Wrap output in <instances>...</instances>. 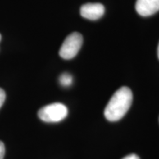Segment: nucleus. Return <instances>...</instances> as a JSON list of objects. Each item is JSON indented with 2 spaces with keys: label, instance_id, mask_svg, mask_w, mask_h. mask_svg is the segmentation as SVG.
Wrapping results in <instances>:
<instances>
[{
  "label": "nucleus",
  "instance_id": "1",
  "mask_svg": "<svg viewBox=\"0 0 159 159\" xmlns=\"http://www.w3.org/2000/svg\"><path fill=\"white\" fill-rule=\"evenodd\" d=\"M133 102V93L123 86L113 94L104 111L105 117L110 122H116L127 114Z\"/></svg>",
  "mask_w": 159,
  "mask_h": 159
},
{
  "label": "nucleus",
  "instance_id": "2",
  "mask_svg": "<svg viewBox=\"0 0 159 159\" xmlns=\"http://www.w3.org/2000/svg\"><path fill=\"white\" fill-rule=\"evenodd\" d=\"M68 115V109L65 105L60 102L49 104L41 108L38 112L41 120L45 122H58Z\"/></svg>",
  "mask_w": 159,
  "mask_h": 159
},
{
  "label": "nucleus",
  "instance_id": "3",
  "mask_svg": "<svg viewBox=\"0 0 159 159\" xmlns=\"http://www.w3.org/2000/svg\"><path fill=\"white\" fill-rule=\"evenodd\" d=\"M83 39L79 33H72L66 38L59 50V55L65 60L74 58L82 47Z\"/></svg>",
  "mask_w": 159,
  "mask_h": 159
},
{
  "label": "nucleus",
  "instance_id": "4",
  "mask_svg": "<svg viewBox=\"0 0 159 159\" xmlns=\"http://www.w3.org/2000/svg\"><path fill=\"white\" fill-rule=\"evenodd\" d=\"M105 13V7L100 3H87L80 7V15L91 21L100 19Z\"/></svg>",
  "mask_w": 159,
  "mask_h": 159
},
{
  "label": "nucleus",
  "instance_id": "5",
  "mask_svg": "<svg viewBox=\"0 0 159 159\" xmlns=\"http://www.w3.org/2000/svg\"><path fill=\"white\" fill-rule=\"evenodd\" d=\"M136 10L142 16H150L159 11V0H136Z\"/></svg>",
  "mask_w": 159,
  "mask_h": 159
},
{
  "label": "nucleus",
  "instance_id": "6",
  "mask_svg": "<svg viewBox=\"0 0 159 159\" xmlns=\"http://www.w3.org/2000/svg\"><path fill=\"white\" fill-rule=\"evenodd\" d=\"M59 82L63 87H69L73 83V77L69 73H63L59 77Z\"/></svg>",
  "mask_w": 159,
  "mask_h": 159
},
{
  "label": "nucleus",
  "instance_id": "7",
  "mask_svg": "<svg viewBox=\"0 0 159 159\" xmlns=\"http://www.w3.org/2000/svg\"><path fill=\"white\" fill-rule=\"evenodd\" d=\"M5 98H6V94H5V91H4L2 89L0 88V108L2 106L4 102H5Z\"/></svg>",
  "mask_w": 159,
  "mask_h": 159
},
{
  "label": "nucleus",
  "instance_id": "8",
  "mask_svg": "<svg viewBox=\"0 0 159 159\" xmlns=\"http://www.w3.org/2000/svg\"><path fill=\"white\" fill-rule=\"evenodd\" d=\"M5 144H3L2 142H1V141H0V159L4 158V156H5Z\"/></svg>",
  "mask_w": 159,
  "mask_h": 159
},
{
  "label": "nucleus",
  "instance_id": "9",
  "mask_svg": "<svg viewBox=\"0 0 159 159\" xmlns=\"http://www.w3.org/2000/svg\"><path fill=\"white\" fill-rule=\"evenodd\" d=\"M122 159H140V158H139V156H137L136 154L132 153V154L128 155V156L124 157Z\"/></svg>",
  "mask_w": 159,
  "mask_h": 159
},
{
  "label": "nucleus",
  "instance_id": "10",
  "mask_svg": "<svg viewBox=\"0 0 159 159\" xmlns=\"http://www.w3.org/2000/svg\"><path fill=\"white\" fill-rule=\"evenodd\" d=\"M158 59H159V44H158Z\"/></svg>",
  "mask_w": 159,
  "mask_h": 159
},
{
  "label": "nucleus",
  "instance_id": "11",
  "mask_svg": "<svg viewBox=\"0 0 159 159\" xmlns=\"http://www.w3.org/2000/svg\"><path fill=\"white\" fill-rule=\"evenodd\" d=\"M1 39H2V35L0 34V41H1Z\"/></svg>",
  "mask_w": 159,
  "mask_h": 159
}]
</instances>
